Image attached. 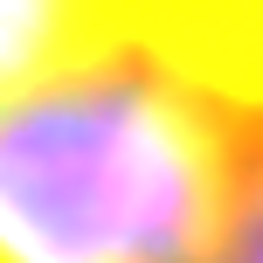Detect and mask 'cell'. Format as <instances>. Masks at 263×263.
<instances>
[{
  "instance_id": "3",
  "label": "cell",
  "mask_w": 263,
  "mask_h": 263,
  "mask_svg": "<svg viewBox=\"0 0 263 263\" xmlns=\"http://www.w3.org/2000/svg\"><path fill=\"white\" fill-rule=\"evenodd\" d=\"M125 49L104 0H0V97Z\"/></svg>"
},
{
  "instance_id": "1",
  "label": "cell",
  "mask_w": 263,
  "mask_h": 263,
  "mask_svg": "<svg viewBox=\"0 0 263 263\" xmlns=\"http://www.w3.org/2000/svg\"><path fill=\"white\" fill-rule=\"evenodd\" d=\"M145 49L0 97V263H208L250 139Z\"/></svg>"
},
{
  "instance_id": "4",
  "label": "cell",
  "mask_w": 263,
  "mask_h": 263,
  "mask_svg": "<svg viewBox=\"0 0 263 263\" xmlns=\"http://www.w3.org/2000/svg\"><path fill=\"white\" fill-rule=\"evenodd\" d=\"M208 263H263V132L250 139L236 201H229V215H222V236H215Z\"/></svg>"
},
{
  "instance_id": "2",
  "label": "cell",
  "mask_w": 263,
  "mask_h": 263,
  "mask_svg": "<svg viewBox=\"0 0 263 263\" xmlns=\"http://www.w3.org/2000/svg\"><path fill=\"white\" fill-rule=\"evenodd\" d=\"M104 14L132 49L263 111V0H104Z\"/></svg>"
}]
</instances>
